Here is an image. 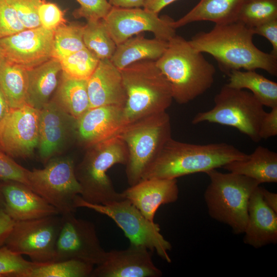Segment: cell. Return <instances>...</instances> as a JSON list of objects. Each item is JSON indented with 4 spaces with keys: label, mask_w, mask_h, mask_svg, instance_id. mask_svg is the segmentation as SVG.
Masks as SVG:
<instances>
[{
    "label": "cell",
    "mask_w": 277,
    "mask_h": 277,
    "mask_svg": "<svg viewBox=\"0 0 277 277\" xmlns=\"http://www.w3.org/2000/svg\"><path fill=\"white\" fill-rule=\"evenodd\" d=\"M151 251L130 245L125 250L106 251L104 261L94 267L90 277H160Z\"/></svg>",
    "instance_id": "obj_16"
},
{
    "label": "cell",
    "mask_w": 277,
    "mask_h": 277,
    "mask_svg": "<svg viewBox=\"0 0 277 277\" xmlns=\"http://www.w3.org/2000/svg\"><path fill=\"white\" fill-rule=\"evenodd\" d=\"M94 266L76 260L36 263L20 277H90Z\"/></svg>",
    "instance_id": "obj_30"
},
{
    "label": "cell",
    "mask_w": 277,
    "mask_h": 277,
    "mask_svg": "<svg viewBox=\"0 0 277 277\" xmlns=\"http://www.w3.org/2000/svg\"><path fill=\"white\" fill-rule=\"evenodd\" d=\"M75 167L70 157L51 159L43 169L27 170L28 186L55 208L60 215L75 212L74 200L82 192Z\"/></svg>",
    "instance_id": "obj_10"
},
{
    "label": "cell",
    "mask_w": 277,
    "mask_h": 277,
    "mask_svg": "<svg viewBox=\"0 0 277 277\" xmlns=\"http://www.w3.org/2000/svg\"><path fill=\"white\" fill-rule=\"evenodd\" d=\"M155 64L169 82L173 100L186 104L212 86L215 68L189 41L175 35Z\"/></svg>",
    "instance_id": "obj_3"
},
{
    "label": "cell",
    "mask_w": 277,
    "mask_h": 277,
    "mask_svg": "<svg viewBox=\"0 0 277 277\" xmlns=\"http://www.w3.org/2000/svg\"><path fill=\"white\" fill-rule=\"evenodd\" d=\"M120 71L127 94L123 111L124 126L166 111L170 107L173 100L171 87L155 61L137 62Z\"/></svg>",
    "instance_id": "obj_4"
},
{
    "label": "cell",
    "mask_w": 277,
    "mask_h": 277,
    "mask_svg": "<svg viewBox=\"0 0 277 277\" xmlns=\"http://www.w3.org/2000/svg\"><path fill=\"white\" fill-rule=\"evenodd\" d=\"M90 108L106 105L125 106L127 94L120 70L109 59L100 60L87 80Z\"/></svg>",
    "instance_id": "obj_21"
},
{
    "label": "cell",
    "mask_w": 277,
    "mask_h": 277,
    "mask_svg": "<svg viewBox=\"0 0 277 277\" xmlns=\"http://www.w3.org/2000/svg\"><path fill=\"white\" fill-rule=\"evenodd\" d=\"M277 135V106L266 112L261 123L259 131L260 139H267Z\"/></svg>",
    "instance_id": "obj_42"
},
{
    "label": "cell",
    "mask_w": 277,
    "mask_h": 277,
    "mask_svg": "<svg viewBox=\"0 0 277 277\" xmlns=\"http://www.w3.org/2000/svg\"><path fill=\"white\" fill-rule=\"evenodd\" d=\"M168 42L156 38L148 39L138 34L116 46L110 59L120 70L142 61H156L164 53Z\"/></svg>",
    "instance_id": "obj_23"
},
{
    "label": "cell",
    "mask_w": 277,
    "mask_h": 277,
    "mask_svg": "<svg viewBox=\"0 0 277 277\" xmlns=\"http://www.w3.org/2000/svg\"><path fill=\"white\" fill-rule=\"evenodd\" d=\"M26 29L8 0H0V38Z\"/></svg>",
    "instance_id": "obj_37"
},
{
    "label": "cell",
    "mask_w": 277,
    "mask_h": 277,
    "mask_svg": "<svg viewBox=\"0 0 277 277\" xmlns=\"http://www.w3.org/2000/svg\"><path fill=\"white\" fill-rule=\"evenodd\" d=\"M228 86L239 89H248L263 105L270 108L277 106V83L255 70L232 71L228 76Z\"/></svg>",
    "instance_id": "obj_29"
},
{
    "label": "cell",
    "mask_w": 277,
    "mask_h": 277,
    "mask_svg": "<svg viewBox=\"0 0 277 277\" xmlns=\"http://www.w3.org/2000/svg\"><path fill=\"white\" fill-rule=\"evenodd\" d=\"M75 212L61 215V225L55 248V261L76 260L96 266L104 260L94 224L77 218Z\"/></svg>",
    "instance_id": "obj_12"
},
{
    "label": "cell",
    "mask_w": 277,
    "mask_h": 277,
    "mask_svg": "<svg viewBox=\"0 0 277 277\" xmlns=\"http://www.w3.org/2000/svg\"><path fill=\"white\" fill-rule=\"evenodd\" d=\"M4 211L14 222L60 214L55 208L26 185L1 181Z\"/></svg>",
    "instance_id": "obj_20"
},
{
    "label": "cell",
    "mask_w": 277,
    "mask_h": 277,
    "mask_svg": "<svg viewBox=\"0 0 277 277\" xmlns=\"http://www.w3.org/2000/svg\"><path fill=\"white\" fill-rule=\"evenodd\" d=\"M54 100L76 121L90 108L87 81L68 78L62 75Z\"/></svg>",
    "instance_id": "obj_28"
},
{
    "label": "cell",
    "mask_w": 277,
    "mask_h": 277,
    "mask_svg": "<svg viewBox=\"0 0 277 277\" xmlns=\"http://www.w3.org/2000/svg\"><path fill=\"white\" fill-rule=\"evenodd\" d=\"M5 200L1 188V181L0 182V209L4 210Z\"/></svg>",
    "instance_id": "obj_48"
},
{
    "label": "cell",
    "mask_w": 277,
    "mask_h": 277,
    "mask_svg": "<svg viewBox=\"0 0 277 277\" xmlns=\"http://www.w3.org/2000/svg\"><path fill=\"white\" fill-rule=\"evenodd\" d=\"M177 0H146L144 8L159 13L164 7Z\"/></svg>",
    "instance_id": "obj_44"
},
{
    "label": "cell",
    "mask_w": 277,
    "mask_h": 277,
    "mask_svg": "<svg viewBox=\"0 0 277 277\" xmlns=\"http://www.w3.org/2000/svg\"><path fill=\"white\" fill-rule=\"evenodd\" d=\"M146 0H109L112 7L123 8H140L143 7Z\"/></svg>",
    "instance_id": "obj_45"
},
{
    "label": "cell",
    "mask_w": 277,
    "mask_h": 277,
    "mask_svg": "<svg viewBox=\"0 0 277 277\" xmlns=\"http://www.w3.org/2000/svg\"><path fill=\"white\" fill-rule=\"evenodd\" d=\"M254 34H258L267 39L272 47L270 53L277 56V19L265 23L252 29Z\"/></svg>",
    "instance_id": "obj_41"
},
{
    "label": "cell",
    "mask_w": 277,
    "mask_h": 277,
    "mask_svg": "<svg viewBox=\"0 0 277 277\" xmlns=\"http://www.w3.org/2000/svg\"><path fill=\"white\" fill-rule=\"evenodd\" d=\"M61 225L60 214L14 222L4 245L34 263L54 262Z\"/></svg>",
    "instance_id": "obj_11"
},
{
    "label": "cell",
    "mask_w": 277,
    "mask_h": 277,
    "mask_svg": "<svg viewBox=\"0 0 277 277\" xmlns=\"http://www.w3.org/2000/svg\"><path fill=\"white\" fill-rule=\"evenodd\" d=\"M244 242L255 248L277 243V213L264 202L259 185L248 204Z\"/></svg>",
    "instance_id": "obj_22"
},
{
    "label": "cell",
    "mask_w": 277,
    "mask_h": 277,
    "mask_svg": "<svg viewBox=\"0 0 277 277\" xmlns=\"http://www.w3.org/2000/svg\"><path fill=\"white\" fill-rule=\"evenodd\" d=\"M27 170L0 148V180L2 181H16L28 186L26 176Z\"/></svg>",
    "instance_id": "obj_39"
},
{
    "label": "cell",
    "mask_w": 277,
    "mask_h": 277,
    "mask_svg": "<svg viewBox=\"0 0 277 277\" xmlns=\"http://www.w3.org/2000/svg\"><path fill=\"white\" fill-rule=\"evenodd\" d=\"M39 117L29 105L10 109L0 121V148L11 157L30 156L38 144Z\"/></svg>",
    "instance_id": "obj_14"
},
{
    "label": "cell",
    "mask_w": 277,
    "mask_h": 277,
    "mask_svg": "<svg viewBox=\"0 0 277 277\" xmlns=\"http://www.w3.org/2000/svg\"><path fill=\"white\" fill-rule=\"evenodd\" d=\"M214 106L195 114L192 123H216L232 127L254 142L261 140L259 131L266 112L263 105L250 92L226 84L214 98Z\"/></svg>",
    "instance_id": "obj_8"
},
{
    "label": "cell",
    "mask_w": 277,
    "mask_h": 277,
    "mask_svg": "<svg viewBox=\"0 0 277 277\" xmlns=\"http://www.w3.org/2000/svg\"><path fill=\"white\" fill-rule=\"evenodd\" d=\"M83 38L85 47L99 60H110L116 48L102 19L88 21L83 26Z\"/></svg>",
    "instance_id": "obj_31"
},
{
    "label": "cell",
    "mask_w": 277,
    "mask_h": 277,
    "mask_svg": "<svg viewBox=\"0 0 277 277\" xmlns=\"http://www.w3.org/2000/svg\"><path fill=\"white\" fill-rule=\"evenodd\" d=\"M128 153L126 175L128 184L140 181L150 164L171 136V127L166 111L154 114L124 126L118 134Z\"/></svg>",
    "instance_id": "obj_7"
},
{
    "label": "cell",
    "mask_w": 277,
    "mask_h": 277,
    "mask_svg": "<svg viewBox=\"0 0 277 277\" xmlns=\"http://www.w3.org/2000/svg\"><path fill=\"white\" fill-rule=\"evenodd\" d=\"M100 60L85 48L60 60L62 75L70 78L88 80Z\"/></svg>",
    "instance_id": "obj_33"
},
{
    "label": "cell",
    "mask_w": 277,
    "mask_h": 277,
    "mask_svg": "<svg viewBox=\"0 0 277 277\" xmlns=\"http://www.w3.org/2000/svg\"><path fill=\"white\" fill-rule=\"evenodd\" d=\"M252 29L239 22L215 25L209 32H200L188 41L201 53L211 55L220 70L229 75L234 70L262 69L277 75V56L258 48Z\"/></svg>",
    "instance_id": "obj_1"
},
{
    "label": "cell",
    "mask_w": 277,
    "mask_h": 277,
    "mask_svg": "<svg viewBox=\"0 0 277 277\" xmlns=\"http://www.w3.org/2000/svg\"><path fill=\"white\" fill-rule=\"evenodd\" d=\"M28 70L3 57L0 62V90L10 109L27 103Z\"/></svg>",
    "instance_id": "obj_27"
},
{
    "label": "cell",
    "mask_w": 277,
    "mask_h": 277,
    "mask_svg": "<svg viewBox=\"0 0 277 277\" xmlns=\"http://www.w3.org/2000/svg\"><path fill=\"white\" fill-rule=\"evenodd\" d=\"M260 191L265 204L277 213V194L270 192L261 186H260Z\"/></svg>",
    "instance_id": "obj_46"
},
{
    "label": "cell",
    "mask_w": 277,
    "mask_h": 277,
    "mask_svg": "<svg viewBox=\"0 0 277 277\" xmlns=\"http://www.w3.org/2000/svg\"><path fill=\"white\" fill-rule=\"evenodd\" d=\"M274 19H277V0H246L236 21L253 29Z\"/></svg>",
    "instance_id": "obj_34"
},
{
    "label": "cell",
    "mask_w": 277,
    "mask_h": 277,
    "mask_svg": "<svg viewBox=\"0 0 277 277\" xmlns=\"http://www.w3.org/2000/svg\"><path fill=\"white\" fill-rule=\"evenodd\" d=\"M61 72L60 62L54 58L28 70V104L38 110L47 104L58 86Z\"/></svg>",
    "instance_id": "obj_26"
},
{
    "label": "cell",
    "mask_w": 277,
    "mask_h": 277,
    "mask_svg": "<svg viewBox=\"0 0 277 277\" xmlns=\"http://www.w3.org/2000/svg\"><path fill=\"white\" fill-rule=\"evenodd\" d=\"M205 173L210 179L204 192L209 215L229 226L234 234L243 233L250 197L260 184L243 175L223 173L216 169Z\"/></svg>",
    "instance_id": "obj_6"
},
{
    "label": "cell",
    "mask_w": 277,
    "mask_h": 277,
    "mask_svg": "<svg viewBox=\"0 0 277 277\" xmlns=\"http://www.w3.org/2000/svg\"><path fill=\"white\" fill-rule=\"evenodd\" d=\"M14 223V221L6 214L4 210L0 209V247L4 245Z\"/></svg>",
    "instance_id": "obj_43"
},
{
    "label": "cell",
    "mask_w": 277,
    "mask_h": 277,
    "mask_svg": "<svg viewBox=\"0 0 277 277\" xmlns=\"http://www.w3.org/2000/svg\"><path fill=\"white\" fill-rule=\"evenodd\" d=\"M80 7L73 12L76 18L84 17L88 21L103 19L112 6L107 0H76Z\"/></svg>",
    "instance_id": "obj_38"
},
{
    "label": "cell",
    "mask_w": 277,
    "mask_h": 277,
    "mask_svg": "<svg viewBox=\"0 0 277 277\" xmlns=\"http://www.w3.org/2000/svg\"><path fill=\"white\" fill-rule=\"evenodd\" d=\"M10 110V108L0 90V121L7 114Z\"/></svg>",
    "instance_id": "obj_47"
},
{
    "label": "cell",
    "mask_w": 277,
    "mask_h": 277,
    "mask_svg": "<svg viewBox=\"0 0 277 277\" xmlns=\"http://www.w3.org/2000/svg\"><path fill=\"white\" fill-rule=\"evenodd\" d=\"M121 193L147 220L154 222L158 208L176 202L179 190L176 179L152 178L141 180Z\"/></svg>",
    "instance_id": "obj_19"
},
{
    "label": "cell",
    "mask_w": 277,
    "mask_h": 277,
    "mask_svg": "<svg viewBox=\"0 0 277 277\" xmlns=\"http://www.w3.org/2000/svg\"><path fill=\"white\" fill-rule=\"evenodd\" d=\"M76 120L50 100L39 110L38 148L43 162L47 163L58 152L71 132H75Z\"/></svg>",
    "instance_id": "obj_18"
},
{
    "label": "cell",
    "mask_w": 277,
    "mask_h": 277,
    "mask_svg": "<svg viewBox=\"0 0 277 277\" xmlns=\"http://www.w3.org/2000/svg\"><path fill=\"white\" fill-rule=\"evenodd\" d=\"M14 8L20 21L26 29L41 27L38 15L42 0H8Z\"/></svg>",
    "instance_id": "obj_36"
},
{
    "label": "cell",
    "mask_w": 277,
    "mask_h": 277,
    "mask_svg": "<svg viewBox=\"0 0 277 277\" xmlns=\"http://www.w3.org/2000/svg\"><path fill=\"white\" fill-rule=\"evenodd\" d=\"M54 30L42 26L0 38V51L8 61L27 70L52 58Z\"/></svg>",
    "instance_id": "obj_15"
},
{
    "label": "cell",
    "mask_w": 277,
    "mask_h": 277,
    "mask_svg": "<svg viewBox=\"0 0 277 277\" xmlns=\"http://www.w3.org/2000/svg\"><path fill=\"white\" fill-rule=\"evenodd\" d=\"M3 56L2 55V53H1V52L0 51V62H1V61L2 60V58H3Z\"/></svg>",
    "instance_id": "obj_49"
},
{
    "label": "cell",
    "mask_w": 277,
    "mask_h": 277,
    "mask_svg": "<svg viewBox=\"0 0 277 277\" xmlns=\"http://www.w3.org/2000/svg\"><path fill=\"white\" fill-rule=\"evenodd\" d=\"M102 20L116 46L145 31L167 42L176 35L172 26L174 20L167 15L159 17L158 13L144 8L112 7Z\"/></svg>",
    "instance_id": "obj_13"
},
{
    "label": "cell",
    "mask_w": 277,
    "mask_h": 277,
    "mask_svg": "<svg viewBox=\"0 0 277 277\" xmlns=\"http://www.w3.org/2000/svg\"><path fill=\"white\" fill-rule=\"evenodd\" d=\"M222 168L251 178L260 184L277 182V153L262 146H258L247 159L231 162Z\"/></svg>",
    "instance_id": "obj_25"
},
{
    "label": "cell",
    "mask_w": 277,
    "mask_h": 277,
    "mask_svg": "<svg viewBox=\"0 0 277 277\" xmlns=\"http://www.w3.org/2000/svg\"><path fill=\"white\" fill-rule=\"evenodd\" d=\"M38 15L42 27L54 30L66 24L64 11L55 4L42 1L38 9Z\"/></svg>",
    "instance_id": "obj_40"
},
{
    "label": "cell",
    "mask_w": 277,
    "mask_h": 277,
    "mask_svg": "<svg viewBox=\"0 0 277 277\" xmlns=\"http://www.w3.org/2000/svg\"><path fill=\"white\" fill-rule=\"evenodd\" d=\"M36 264L25 260L5 245L0 247V277H20Z\"/></svg>",
    "instance_id": "obj_35"
},
{
    "label": "cell",
    "mask_w": 277,
    "mask_h": 277,
    "mask_svg": "<svg viewBox=\"0 0 277 277\" xmlns=\"http://www.w3.org/2000/svg\"><path fill=\"white\" fill-rule=\"evenodd\" d=\"M246 154L226 143L198 145L170 138L143 174L142 179H176L184 175L222 168L234 161L245 160Z\"/></svg>",
    "instance_id": "obj_2"
},
{
    "label": "cell",
    "mask_w": 277,
    "mask_h": 277,
    "mask_svg": "<svg viewBox=\"0 0 277 277\" xmlns=\"http://www.w3.org/2000/svg\"><path fill=\"white\" fill-rule=\"evenodd\" d=\"M87 149L83 161L75 167L81 197L88 203L103 205L124 199L107 174L114 165H126L128 153L124 142L117 134Z\"/></svg>",
    "instance_id": "obj_5"
},
{
    "label": "cell",
    "mask_w": 277,
    "mask_h": 277,
    "mask_svg": "<svg viewBox=\"0 0 277 277\" xmlns=\"http://www.w3.org/2000/svg\"><path fill=\"white\" fill-rule=\"evenodd\" d=\"M83 26L63 24L54 30L52 58L58 61L85 48Z\"/></svg>",
    "instance_id": "obj_32"
},
{
    "label": "cell",
    "mask_w": 277,
    "mask_h": 277,
    "mask_svg": "<svg viewBox=\"0 0 277 277\" xmlns=\"http://www.w3.org/2000/svg\"><path fill=\"white\" fill-rule=\"evenodd\" d=\"M74 206L86 208L112 219L124 232L130 245L142 246L153 252L168 263L172 246L160 232V225L147 220L129 201L123 199L103 205L88 203L78 195Z\"/></svg>",
    "instance_id": "obj_9"
},
{
    "label": "cell",
    "mask_w": 277,
    "mask_h": 277,
    "mask_svg": "<svg viewBox=\"0 0 277 277\" xmlns=\"http://www.w3.org/2000/svg\"><path fill=\"white\" fill-rule=\"evenodd\" d=\"M246 0H200L189 12L172 22L175 29L191 23L210 21L223 25L236 21L239 11Z\"/></svg>",
    "instance_id": "obj_24"
},
{
    "label": "cell",
    "mask_w": 277,
    "mask_h": 277,
    "mask_svg": "<svg viewBox=\"0 0 277 277\" xmlns=\"http://www.w3.org/2000/svg\"><path fill=\"white\" fill-rule=\"evenodd\" d=\"M124 106L106 105L89 108L76 121L75 135L88 148L117 135L123 127Z\"/></svg>",
    "instance_id": "obj_17"
}]
</instances>
